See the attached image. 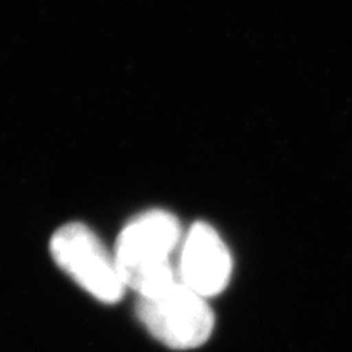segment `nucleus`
<instances>
[{
    "label": "nucleus",
    "mask_w": 352,
    "mask_h": 352,
    "mask_svg": "<svg viewBox=\"0 0 352 352\" xmlns=\"http://www.w3.org/2000/svg\"><path fill=\"white\" fill-rule=\"evenodd\" d=\"M182 241V228L172 213L150 210L135 217L119 234L115 260L126 288L151 296L179 280L172 256Z\"/></svg>",
    "instance_id": "obj_1"
},
{
    "label": "nucleus",
    "mask_w": 352,
    "mask_h": 352,
    "mask_svg": "<svg viewBox=\"0 0 352 352\" xmlns=\"http://www.w3.org/2000/svg\"><path fill=\"white\" fill-rule=\"evenodd\" d=\"M54 263L96 300L115 304L126 286L112 256L93 230L84 223H66L50 239Z\"/></svg>",
    "instance_id": "obj_2"
},
{
    "label": "nucleus",
    "mask_w": 352,
    "mask_h": 352,
    "mask_svg": "<svg viewBox=\"0 0 352 352\" xmlns=\"http://www.w3.org/2000/svg\"><path fill=\"white\" fill-rule=\"evenodd\" d=\"M137 314L148 332L172 349H192L210 338L214 316L204 296L182 282L151 296H140Z\"/></svg>",
    "instance_id": "obj_3"
},
{
    "label": "nucleus",
    "mask_w": 352,
    "mask_h": 352,
    "mask_svg": "<svg viewBox=\"0 0 352 352\" xmlns=\"http://www.w3.org/2000/svg\"><path fill=\"white\" fill-rule=\"evenodd\" d=\"M178 273L179 280L201 296H213L226 288L232 273V258L210 225H192L182 244Z\"/></svg>",
    "instance_id": "obj_4"
}]
</instances>
